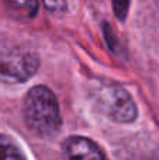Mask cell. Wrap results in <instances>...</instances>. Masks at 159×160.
Masks as SVG:
<instances>
[{
  "mask_svg": "<svg viewBox=\"0 0 159 160\" xmlns=\"http://www.w3.org/2000/svg\"><path fill=\"white\" fill-rule=\"evenodd\" d=\"M24 153L7 136L0 135V159H24Z\"/></svg>",
  "mask_w": 159,
  "mask_h": 160,
  "instance_id": "5",
  "label": "cell"
},
{
  "mask_svg": "<svg viewBox=\"0 0 159 160\" xmlns=\"http://www.w3.org/2000/svg\"><path fill=\"white\" fill-rule=\"evenodd\" d=\"M8 2L28 17H34L38 11V0H8Z\"/></svg>",
  "mask_w": 159,
  "mask_h": 160,
  "instance_id": "6",
  "label": "cell"
},
{
  "mask_svg": "<svg viewBox=\"0 0 159 160\" xmlns=\"http://www.w3.org/2000/svg\"><path fill=\"white\" fill-rule=\"evenodd\" d=\"M89 94L93 105L111 121L128 124L137 118L138 110L132 97L117 83L107 80L93 82Z\"/></svg>",
  "mask_w": 159,
  "mask_h": 160,
  "instance_id": "2",
  "label": "cell"
},
{
  "mask_svg": "<svg viewBox=\"0 0 159 160\" xmlns=\"http://www.w3.org/2000/svg\"><path fill=\"white\" fill-rule=\"evenodd\" d=\"M45 7L52 13H64L66 8V0H42Z\"/></svg>",
  "mask_w": 159,
  "mask_h": 160,
  "instance_id": "8",
  "label": "cell"
},
{
  "mask_svg": "<svg viewBox=\"0 0 159 160\" xmlns=\"http://www.w3.org/2000/svg\"><path fill=\"white\" fill-rule=\"evenodd\" d=\"M128 7H130V0H113V10L114 14L120 21H124L128 14Z\"/></svg>",
  "mask_w": 159,
  "mask_h": 160,
  "instance_id": "7",
  "label": "cell"
},
{
  "mask_svg": "<svg viewBox=\"0 0 159 160\" xmlns=\"http://www.w3.org/2000/svg\"><path fill=\"white\" fill-rule=\"evenodd\" d=\"M39 68V56L31 47L14 42H0V82L23 83Z\"/></svg>",
  "mask_w": 159,
  "mask_h": 160,
  "instance_id": "3",
  "label": "cell"
},
{
  "mask_svg": "<svg viewBox=\"0 0 159 160\" xmlns=\"http://www.w3.org/2000/svg\"><path fill=\"white\" fill-rule=\"evenodd\" d=\"M66 158H79V159H104L106 155L100 149L99 145L85 136H70L62 143Z\"/></svg>",
  "mask_w": 159,
  "mask_h": 160,
  "instance_id": "4",
  "label": "cell"
},
{
  "mask_svg": "<svg viewBox=\"0 0 159 160\" xmlns=\"http://www.w3.org/2000/svg\"><path fill=\"white\" fill-rule=\"evenodd\" d=\"M23 117L27 128L39 138L55 136L62 125L58 100L45 86L28 90L23 101Z\"/></svg>",
  "mask_w": 159,
  "mask_h": 160,
  "instance_id": "1",
  "label": "cell"
}]
</instances>
